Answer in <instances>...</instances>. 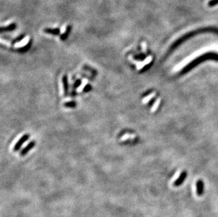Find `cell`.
Returning a JSON list of instances; mask_svg holds the SVG:
<instances>
[{"label": "cell", "mask_w": 218, "mask_h": 217, "mask_svg": "<svg viewBox=\"0 0 218 217\" xmlns=\"http://www.w3.org/2000/svg\"><path fill=\"white\" fill-rule=\"evenodd\" d=\"M28 138H29V135H24L23 137H21V139L17 142V143L15 144L14 147V151L15 152L18 151V150L21 148L22 144H23V143L26 141V140L28 139Z\"/></svg>", "instance_id": "cell-1"}, {"label": "cell", "mask_w": 218, "mask_h": 217, "mask_svg": "<svg viewBox=\"0 0 218 217\" xmlns=\"http://www.w3.org/2000/svg\"><path fill=\"white\" fill-rule=\"evenodd\" d=\"M196 192L198 196L203 195L204 193V183L201 180L196 183Z\"/></svg>", "instance_id": "cell-2"}, {"label": "cell", "mask_w": 218, "mask_h": 217, "mask_svg": "<svg viewBox=\"0 0 218 217\" xmlns=\"http://www.w3.org/2000/svg\"><path fill=\"white\" fill-rule=\"evenodd\" d=\"M35 141H31L30 142L28 143V144L25 148H23V150H22V151L21 152V154H20L21 156H24V155H26L28 152L31 149L35 146Z\"/></svg>", "instance_id": "cell-3"}, {"label": "cell", "mask_w": 218, "mask_h": 217, "mask_svg": "<svg viewBox=\"0 0 218 217\" xmlns=\"http://www.w3.org/2000/svg\"><path fill=\"white\" fill-rule=\"evenodd\" d=\"M186 172L182 173V175H180V177H179V178H178V179L176 180V181L174 183V186H179V185H182V184L183 183L184 179L186 178Z\"/></svg>", "instance_id": "cell-4"}, {"label": "cell", "mask_w": 218, "mask_h": 217, "mask_svg": "<svg viewBox=\"0 0 218 217\" xmlns=\"http://www.w3.org/2000/svg\"><path fill=\"white\" fill-rule=\"evenodd\" d=\"M62 82H63L64 85V94L66 95L68 93V79L67 76L66 75L63 76L62 78Z\"/></svg>", "instance_id": "cell-5"}, {"label": "cell", "mask_w": 218, "mask_h": 217, "mask_svg": "<svg viewBox=\"0 0 218 217\" xmlns=\"http://www.w3.org/2000/svg\"><path fill=\"white\" fill-rule=\"evenodd\" d=\"M64 106L66 107H75L76 106V102H65Z\"/></svg>", "instance_id": "cell-6"}, {"label": "cell", "mask_w": 218, "mask_h": 217, "mask_svg": "<svg viewBox=\"0 0 218 217\" xmlns=\"http://www.w3.org/2000/svg\"><path fill=\"white\" fill-rule=\"evenodd\" d=\"M44 31L48 32V33L54 34V35H57V34L59 33L58 29H46V30H44Z\"/></svg>", "instance_id": "cell-7"}, {"label": "cell", "mask_w": 218, "mask_h": 217, "mask_svg": "<svg viewBox=\"0 0 218 217\" xmlns=\"http://www.w3.org/2000/svg\"><path fill=\"white\" fill-rule=\"evenodd\" d=\"M91 89H92L91 85H86V87H85V88H84L83 90H84V92H88L89 90H91Z\"/></svg>", "instance_id": "cell-8"}, {"label": "cell", "mask_w": 218, "mask_h": 217, "mask_svg": "<svg viewBox=\"0 0 218 217\" xmlns=\"http://www.w3.org/2000/svg\"><path fill=\"white\" fill-rule=\"evenodd\" d=\"M80 84H81V80H77L76 81L75 84H74V86H75V88H77V87L79 86Z\"/></svg>", "instance_id": "cell-9"}]
</instances>
